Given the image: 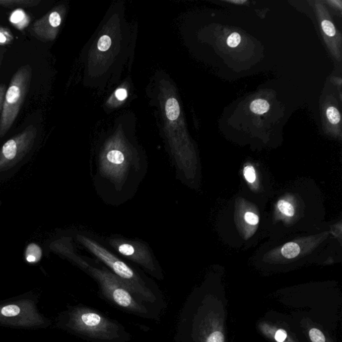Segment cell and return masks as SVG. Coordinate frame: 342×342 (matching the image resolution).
Listing matches in <instances>:
<instances>
[{
  "label": "cell",
  "instance_id": "23",
  "mask_svg": "<svg viewBox=\"0 0 342 342\" xmlns=\"http://www.w3.org/2000/svg\"><path fill=\"white\" fill-rule=\"evenodd\" d=\"M245 219L250 225H256L259 223L258 216L253 212H247L245 215Z\"/></svg>",
  "mask_w": 342,
  "mask_h": 342
},
{
  "label": "cell",
  "instance_id": "20",
  "mask_svg": "<svg viewBox=\"0 0 342 342\" xmlns=\"http://www.w3.org/2000/svg\"><path fill=\"white\" fill-rule=\"evenodd\" d=\"M241 38L240 35L237 32L231 34L227 38V45L231 48H235L240 44Z\"/></svg>",
  "mask_w": 342,
  "mask_h": 342
},
{
  "label": "cell",
  "instance_id": "4",
  "mask_svg": "<svg viewBox=\"0 0 342 342\" xmlns=\"http://www.w3.org/2000/svg\"><path fill=\"white\" fill-rule=\"evenodd\" d=\"M100 239L105 246L118 256H122L140 267L143 271L152 277L159 281L165 279L163 269L147 243L118 235Z\"/></svg>",
  "mask_w": 342,
  "mask_h": 342
},
{
  "label": "cell",
  "instance_id": "14",
  "mask_svg": "<svg viewBox=\"0 0 342 342\" xmlns=\"http://www.w3.org/2000/svg\"><path fill=\"white\" fill-rule=\"evenodd\" d=\"M277 206L280 211L282 213L285 214V215L288 216V217H292V216L294 215V208H293V206L289 202L284 200L279 201L278 202Z\"/></svg>",
  "mask_w": 342,
  "mask_h": 342
},
{
  "label": "cell",
  "instance_id": "10",
  "mask_svg": "<svg viewBox=\"0 0 342 342\" xmlns=\"http://www.w3.org/2000/svg\"><path fill=\"white\" fill-rule=\"evenodd\" d=\"M265 333L269 336H272L275 342H292L289 336H288L287 332L282 329H274L268 327V326H265L264 330Z\"/></svg>",
  "mask_w": 342,
  "mask_h": 342
},
{
  "label": "cell",
  "instance_id": "1",
  "mask_svg": "<svg viewBox=\"0 0 342 342\" xmlns=\"http://www.w3.org/2000/svg\"><path fill=\"white\" fill-rule=\"evenodd\" d=\"M76 239L96 260L109 269L138 300L159 314L166 308L163 293L155 282L140 269L131 266L108 248L99 237L86 231L77 234Z\"/></svg>",
  "mask_w": 342,
  "mask_h": 342
},
{
  "label": "cell",
  "instance_id": "8",
  "mask_svg": "<svg viewBox=\"0 0 342 342\" xmlns=\"http://www.w3.org/2000/svg\"><path fill=\"white\" fill-rule=\"evenodd\" d=\"M40 2V0H0V6L9 8L14 7H34Z\"/></svg>",
  "mask_w": 342,
  "mask_h": 342
},
{
  "label": "cell",
  "instance_id": "9",
  "mask_svg": "<svg viewBox=\"0 0 342 342\" xmlns=\"http://www.w3.org/2000/svg\"><path fill=\"white\" fill-rule=\"evenodd\" d=\"M166 115L170 121H174L178 119L180 115L179 102L175 98L167 100L165 106Z\"/></svg>",
  "mask_w": 342,
  "mask_h": 342
},
{
  "label": "cell",
  "instance_id": "13",
  "mask_svg": "<svg viewBox=\"0 0 342 342\" xmlns=\"http://www.w3.org/2000/svg\"><path fill=\"white\" fill-rule=\"evenodd\" d=\"M282 254L285 258L292 259L298 256L300 252L299 245L295 243H286L281 250Z\"/></svg>",
  "mask_w": 342,
  "mask_h": 342
},
{
  "label": "cell",
  "instance_id": "6",
  "mask_svg": "<svg viewBox=\"0 0 342 342\" xmlns=\"http://www.w3.org/2000/svg\"><path fill=\"white\" fill-rule=\"evenodd\" d=\"M44 320L30 300H20L0 305V324L20 328L42 327Z\"/></svg>",
  "mask_w": 342,
  "mask_h": 342
},
{
  "label": "cell",
  "instance_id": "15",
  "mask_svg": "<svg viewBox=\"0 0 342 342\" xmlns=\"http://www.w3.org/2000/svg\"><path fill=\"white\" fill-rule=\"evenodd\" d=\"M326 114H327L328 119L330 123L333 124V125H337V124L340 123L341 117H340L339 111L335 107L330 106V107L328 108Z\"/></svg>",
  "mask_w": 342,
  "mask_h": 342
},
{
  "label": "cell",
  "instance_id": "19",
  "mask_svg": "<svg viewBox=\"0 0 342 342\" xmlns=\"http://www.w3.org/2000/svg\"><path fill=\"white\" fill-rule=\"evenodd\" d=\"M322 27L323 30L325 32V34L330 37H333L335 36L336 31L335 27L331 22L328 20H324L322 23Z\"/></svg>",
  "mask_w": 342,
  "mask_h": 342
},
{
  "label": "cell",
  "instance_id": "7",
  "mask_svg": "<svg viewBox=\"0 0 342 342\" xmlns=\"http://www.w3.org/2000/svg\"><path fill=\"white\" fill-rule=\"evenodd\" d=\"M61 23L62 15L60 10L54 9L33 24L32 34L40 41H52L55 39Z\"/></svg>",
  "mask_w": 342,
  "mask_h": 342
},
{
  "label": "cell",
  "instance_id": "26",
  "mask_svg": "<svg viewBox=\"0 0 342 342\" xmlns=\"http://www.w3.org/2000/svg\"><path fill=\"white\" fill-rule=\"evenodd\" d=\"M1 62H2V55L0 53V67H1Z\"/></svg>",
  "mask_w": 342,
  "mask_h": 342
},
{
  "label": "cell",
  "instance_id": "16",
  "mask_svg": "<svg viewBox=\"0 0 342 342\" xmlns=\"http://www.w3.org/2000/svg\"><path fill=\"white\" fill-rule=\"evenodd\" d=\"M309 336L312 342H326V337L321 330L313 328L309 331Z\"/></svg>",
  "mask_w": 342,
  "mask_h": 342
},
{
  "label": "cell",
  "instance_id": "25",
  "mask_svg": "<svg viewBox=\"0 0 342 342\" xmlns=\"http://www.w3.org/2000/svg\"><path fill=\"white\" fill-rule=\"evenodd\" d=\"M115 96L118 98V100H121V101L125 100L126 98L127 97V90L123 88L119 89L116 92Z\"/></svg>",
  "mask_w": 342,
  "mask_h": 342
},
{
  "label": "cell",
  "instance_id": "5",
  "mask_svg": "<svg viewBox=\"0 0 342 342\" xmlns=\"http://www.w3.org/2000/svg\"><path fill=\"white\" fill-rule=\"evenodd\" d=\"M32 78V69L29 65L21 67L11 78L0 115V137L8 132L20 113Z\"/></svg>",
  "mask_w": 342,
  "mask_h": 342
},
{
  "label": "cell",
  "instance_id": "11",
  "mask_svg": "<svg viewBox=\"0 0 342 342\" xmlns=\"http://www.w3.org/2000/svg\"><path fill=\"white\" fill-rule=\"evenodd\" d=\"M42 256V249L35 243H31L27 247L26 258L27 262L34 263L39 262Z\"/></svg>",
  "mask_w": 342,
  "mask_h": 342
},
{
  "label": "cell",
  "instance_id": "17",
  "mask_svg": "<svg viewBox=\"0 0 342 342\" xmlns=\"http://www.w3.org/2000/svg\"><path fill=\"white\" fill-rule=\"evenodd\" d=\"M111 46V39L109 36H103L100 38L98 42V48L100 51L106 52Z\"/></svg>",
  "mask_w": 342,
  "mask_h": 342
},
{
  "label": "cell",
  "instance_id": "21",
  "mask_svg": "<svg viewBox=\"0 0 342 342\" xmlns=\"http://www.w3.org/2000/svg\"><path fill=\"white\" fill-rule=\"evenodd\" d=\"M26 18V15L22 11L17 10L11 15L10 21L13 24L20 26V23Z\"/></svg>",
  "mask_w": 342,
  "mask_h": 342
},
{
  "label": "cell",
  "instance_id": "2",
  "mask_svg": "<svg viewBox=\"0 0 342 342\" xmlns=\"http://www.w3.org/2000/svg\"><path fill=\"white\" fill-rule=\"evenodd\" d=\"M72 256L73 260L79 268L97 283L102 298L135 316L147 320H159V313L138 300L125 284L99 261L74 254Z\"/></svg>",
  "mask_w": 342,
  "mask_h": 342
},
{
  "label": "cell",
  "instance_id": "18",
  "mask_svg": "<svg viewBox=\"0 0 342 342\" xmlns=\"http://www.w3.org/2000/svg\"><path fill=\"white\" fill-rule=\"evenodd\" d=\"M13 40V36L10 31L3 28H0V44H9Z\"/></svg>",
  "mask_w": 342,
  "mask_h": 342
},
{
  "label": "cell",
  "instance_id": "12",
  "mask_svg": "<svg viewBox=\"0 0 342 342\" xmlns=\"http://www.w3.org/2000/svg\"><path fill=\"white\" fill-rule=\"evenodd\" d=\"M250 109L251 111L258 115H263L270 109V104L266 100L258 99L251 102Z\"/></svg>",
  "mask_w": 342,
  "mask_h": 342
},
{
  "label": "cell",
  "instance_id": "3",
  "mask_svg": "<svg viewBox=\"0 0 342 342\" xmlns=\"http://www.w3.org/2000/svg\"><path fill=\"white\" fill-rule=\"evenodd\" d=\"M61 326L90 342H130L132 340L125 326L86 305L69 307L62 314Z\"/></svg>",
  "mask_w": 342,
  "mask_h": 342
},
{
  "label": "cell",
  "instance_id": "24",
  "mask_svg": "<svg viewBox=\"0 0 342 342\" xmlns=\"http://www.w3.org/2000/svg\"><path fill=\"white\" fill-rule=\"evenodd\" d=\"M7 91L6 85L4 84H0V115L2 112L3 103H4L5 93Z\"/></svg>",
  "mask_w": 342,
  "mask_h": 342
},
{
  "label": "cell",
  "instance_id": "22",
  "mask_svg": "<svg viewBox=\"0 0 342 342\" xmlns=\"http://www.w3.org/2000/svg\"><path fill=\"white\" fill-rule=\"evenodd\" d=\"M244 175L245 179L249 183H254L256 179V171L254 167H249V166L245 168Z\"/></svg>",
  "mask_w": 342,
  "mask_h": 342
}]
</instances>
